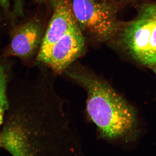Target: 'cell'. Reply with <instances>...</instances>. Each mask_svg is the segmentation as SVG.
Returning <instances> with one entry per match:
<instances>
[{"instance_id":"1","label":"cell","mask_w":156,"mask_h":156,"mask_svg":"<svg viewBox=\"0 0 156 156\" xmlns=\"http://www.w3.org/2000/svg\"><path fill=\"white\" fill-rule=\"evenodd\" d=\"M48 69L19 94L8 95L0 147L14 156H80L83 143L68 101Z\"/></svg>"},{"instance_id":"2","label":"cell","mask_w":156,"mask_h":156,"mask_svg":"<svg viewBox=\"0 0 156 156\" xmlns=\"http://www.w3.org/2000/svg\"><path fill=\"white\" fill-rule=\"evenodd\" d=\"M63 75L86 92L85 112L99 139L114 145L130 140L136 125V113L110 83L80 64L73 63Z\"/></svg>"},{"instance_id":"3","label":"cell","mask_w":156,"mask_h":156,"mask_svg":"<svg viewBox=\"0 0 156 156\" xmlns=\"http://www.w3.org/2000/svg\"><path fill=\"white\" fill-rule=\"evenodd\" d=\"M118 45L140 64L156 65V1L143 3L131 21L122 22L115 37Z\"/></svg>"},{"instance_id":"4","label":"cell","mask_w":156,"mask_h":156,"mask_svg":"<svg viewBox=\"0 0 156 156\" xmlns=\"http://www.w3.org/2000/svg\"><path fill=\"white\" fill-rule=\"evenodd\" d=\"M72 8L82 32L98 42L115 38L122 22L117 9L109 0H71Z\"/></svg>"},{"instance_id":"5","label":"cell","mask_w":156,"mask_h":156,"mask_svg":"<svg viewBox=\"0 0 156 156\" xmlns=\"http://www.w3.org/2000/svg\"><path fill=\"white\" fill-rule=\"evenodd\" d=\"M85 42L83 34L77 23L48 50L37 53V62L56 76L63 75L83 55Z\"/></svg>"},{"instance_id":"6","label":"cell","mask_w":156,"mask_h":156,"mask_svg":"<svg viewBox=\"0 0 156 156\" xmlns=\"http://www.w3.org/2000/svg\"><path fill=\"white\" fill-rule=\"evenodd\" d=\"M41 21L33 18L14 29L7 55L28 59L38 52L44 34Z\"/></svg>"},{"instance_id":"7","label":"cell","mask_w":156,"mask_h":156,"mask_svg":"<svg viewBox=\"0 0 156 156\" xmlns=\"http://www.w3.org/2000/svg\"><path fill=\"white\" fill-rule=\"evenodd\" d=\"M53 8V15L37 53L48 50L78 23L70 0H61Z\"/></svg>"},{"instance_id":"8","label":"cell","mask_w":156,"mask_h":156,"mask_svg":"<svg viewBox=\"0 0 156 156\" xmlns=\"http://www.w3.org/2000/svg\"><path fill=\"white\" fill-rule=\"evenodd\" d=\"M4 66L0 63V128L8 106L7 76Z\"/></svg>"},{"instance_id":"9","label":"cell","mask_w":156,"mask_h":156,"mask_svg":"<svg viewBox=\"0 0 156 156\" xmlns=\"http://www.w3.org/2000/svg\"><path fill=\"white\" fill-rule=\"evenodd\" d=\"M36 2L39 4H48L54 8L61 0H35Z\"/></svg>"},{"instance_id":"10","label":"cell","mask_w":156,"mask_h":156,"mask_svg":"<svg viewBox=\"0 0 156 156\" xmlns=\"http://www.w3.org/2000/svg\"><path fill=\"white\" fill-rule=\"evenodd\" d=\"M9 5V0H0V6L3 8H8Z\"/></svg>"},{"instance_id":"11","label":"cell","mask_w":156,"mask_h":156,"mask_svg":"<svg viewBox=\"0 0 156 156\" xmlns=\"http://www.w3.org/2000/svg\"><path fill=\"white\" fill-rule=\"evenodd\" d=\"M152 69H153V70L154 71V72L156 74V65H155L153 67H152Z\"/></svg>"},{"instance_id":"12","label":"cell","mask_w":156,"mask_h":156,"mask_svg":"<svg viewBox=\"0 0 156 156\" xmlns=\"http://www.w3.org/2000/svg\"><path fill=\"white\" fill-rule=\"evenodd\" d=\"M109 1H111V0H109Z\"/></svg>"}]
</instances>
